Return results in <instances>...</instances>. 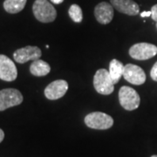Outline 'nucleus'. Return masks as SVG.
Masks as SVG:
<instances>
[{"label":"nucleus","mask_w":157,"mask_h":157,"mask_svg":"<svg viewBox=\"0 0 157 157\" xmlns=\"http://www.w3.org/2000/svg\"><path fill=\"white\" fill-rule=\"evenodd\" d=\"M51 67L47 62L41 60V59H36L30 66V72L31 73L37 76V77H42L45 76L50 73Z\"/></svg>","instance_id":"13"},{"label":"nucleus","mask_w":157,"mask_h":157,"mask_svg":"<svg viewBox=\"0 0 157 157\" xmlns=\"http://www.w3.org/2000/svg\"><path fill=\"white\" fill-rule=\"evenodd\" d=\"M123 78L131 84L140 86L146 81V73L143 69L134 64H128L125 66Z\"/></svg>","instance_id":"7"},{"label":"nucleus","mask_w":157,"mask_h":157,"mask_svg":"<svg viewBox=\"0 0 157 157\" xmlns=\"http://www.w3.org/2000/svg\"><path fill=\"white\" fill-rule=\"evenodd\" d=\"M124 67L125 66L121 61H119L115 59L111 60L109 64V73H110L113 84L118 83L121 78V76H123Z\"/></svg>","instance_id":"14"},{"label":"nucleus","mask_w":157,"mask_h":157,"mask_svg":"<svg viewBox=\"0 0 157 157\" xmlns=\"http://www.w3.org/2000/svg\"><path fill=\"white\" fill-rule=\"evenodd\" d=\"M27 0H6L4 2V8L8 13L15 14L23 11L26 5Z\"/></svg>","instance_id":"15"},{"label":"nucleus","mask_w":157,"mask_h":157,"mask_svg":"<svg viewBox=\"0 0 157 157\" xmlns=\"http://www.w3.org/2000/svg\"><path fill=\"white\" fill-rule=\"evenodd\" d=\"M4 138H5V133H4V131L2 129L0 128V143L3 141Z\"/></svg>","instance_id":"20"},{"label":"nucleus","mask_w":157,"mask_h":157,"mask_svg":"<svg viewBox=\"0 0 157 157\" xmlns=\"http://www.w3.org/2000/svg\"><path fill=\"white\" fill-rule=\"evenodd\" d=\"M151 17L153 20H155V22H157V5H155L151 8Z\"/></svg>","instance_id":"18"},{"label":"nucleus","mask_w":157,"mask_h":157,"mask_svg":"<svg viewBox=\"0 0 157 157\" xmlns=\"http://www.w3.org/2000/svg\"><path fill=\"white\" fill-rule=\"evenodd\" d=\"M151 157H157V155H152Z\"/></svg>","instance_id":"22"},{"label":"nucleus","mask_w":157,"mask_h":157,"mask_svg":"<svg viewBox=\"0 0 157 157\" xmlns=\"http://www.w3.org/2000/svg\"><path fill=\"white\" fill-rule=\"evenodd\" d=\"M85 124L93 129L106 130L112 128L113 119L110 115L102 112H94L88 113L85 117Z\"/></svg>","instance_id":"3"},{"label":"nucleus","mask_w":157,"mask_h":157,"mask_svg":"<svg viewBox=\"0 0 157 157\" xmlns=\"http://www.w3.org/2000/svg\"><path fill=\"white\" fill-rule=\"evenodd\" d=\"M111 5L119 12L129 16H135L139 14L140 7L133 0H110Z\"/></svg>","instance_id":"12"},{"label":"nucleus","mask_w":157,"mask_h":157,"mask_svg":"<svg viewBox=\"0 0 157 157\" xmlns=\"http://www.w3.org/2000/svg\"><path fill=\"white\" fill-rule=\"evenodd\" d=\"M119 101L121 106L128 111H133L140 106V98L134 88L122 86L119 91Z\"/></svg>","instance_id":"4"},{"label":"nucleus","mask_w":157,"mask_h":157,"mask_svg":"<svg viewBox=\"0 0 157 157\" xmlns=\"http://www.w3.org/2000/svg\"><path fill=\"white\" fill-rule=\"evenodd\" d=\"M35 17L41 23L53 22L57 17V11L47 0H36L33 6Z\"/></svg>","instance_id":"1"},{"label":"nucleus","mask_w":157,"mask_h":157,"mask_svg":"<svg viewBox=\"0 0 157 157\" xmlns=\"http://www.w3.org/2000/svg\"><path fill=\"white\" fill-rule=\"evenodd\" d=\"M113 85L109 71L99 69L96 72L94 77V86L97 93L103 95H109L114 90Z\"/></svg>","instance_id":"2"},{"label":"nucleus","mask_w":157,"mask_h":157,"mask_svg":"<svg viewBox=\"0 0 157 157\" xmlns=\"http://www.w3.org/2000/svg\"><path fill=\"white\" fill-rule=\"evenodd\" d=\"M68 83L64 79H57L48 85L45 89V96L51 101L59 100L67 94Z\"/></svg>","instance_id":"10"},{"label":"nucleus","mask_w":157,"mask_h":157,"mask_svg":"<svg viewBox=\"0 0 157 157\" xmlns=\"http://www.w3.org/2000/svg\"><path fill=\"white\" fill-rule=\"evenodd\" d=\"M53 4H56V5H59V4H61L62 2L64 1V0H51Z\"/></svg>","instance_id":"21"},{"label":"nucleus","mask_w":157,"mask_h":157,"mask_svg":"<svg viewBox=\"0 0 157 157\" xmlns=\"http://www.w3.org/2000/svg\"><path fill=\"white\" fill-rule=\"evenodd\" d=\"M156 28H157V22H156Z\"/></svg>","instance_id":"23"},{"label":"nucleus","mask_w":157,"mask_h":157,"mask_svg":"<svg viewBox=\"0 0 157 157\" xmlns=\"http://www.w3.org/2000/svg\"><path fill=\"white\" fill-rule=\"evenodd\" d=\"M129 55L137 60L149 59L157 54V46L149 43H137L129 49Z\"/></svg>","instance_id":"6"},{"label":"nucleus","mask_w":157,"mask_h":157,"mask_svg":"<svg viewBox=\"0 0 157 157\" xmlns=\"http://www.w3.org/2000/svg\"><path fill=\"white\" fill-rule=\"evenodd\" d=\"M150 76L153 80L157 81V62L155 63V65L152 67L151 71H150Z\"/></svg>","instance_id":"17"},{"label":"nucleus","mask_w":157,"mask_h":157,"mask_svg":"<svg viewBox=\"0 0 157 157\" xmlns=\"http://www.w3.org/2000/svg\"><path fill=\"white\" fill-rule=\"evenodd\" d=\"M42 55L41 50L38 46L28 45L17 49L13 53V58L15 61L19 64H24L29 60H36L39 59Z\"/></svg>","instance_id":"9"},{"label":"nucleus","mask_w":157,"mask_h":157,"mask_svg":"<svg viewBox=\"0 0 157 157\" xmlns=\"http://www.w3.org/2000/svg\"><path fill=\"white\" fill-rule=\"evenodd\" d=\"M69 16L71 17V19L73 22L75 23H80L83 19V12L81 8L78 5H72L69 8Z\"/></svg>","instance_id":"16"},{"label":"nucleus","mask_w":157,"mask_h":157,"mask_svg":"<svg viewBox=\"0 0 157 157\" xmlns=\"http://www.w3.org/2000/svg\"><path fill=\"white\" fill-rule=\"evenodd\" d=\"M17 77V70L14 62L4 54H0V79L13 81Z\"/></svg>","instance_id":"8"},{"label":"nucleus","mask_w":157,"mask_h":157,"mask_svg":"<svg viewBox=\"0 0 157 157\" xmlns=\"http://www.w3.org/2000/svg\"><path fill=\"white\" fill-rule=\"evenodd\" d=\"M94 16L100 24H109L113 17V6L107 2H101L94 8Z\"/></svg>","instance_id":"11"},{"label":"nucleus","mask_w":157,"mask_h":157,"mask_svg":"<svg viewBox=\"0 0 157 157\" xmlns=\"http://www.w3.org/2000/svg\"><path fill=\"white\" fill-rule=\"evenodd\" d=\"M151 14H152L151 11H143V12H141V13H140V17H149V16H151Z\"/></svg>","instance_id":"19"},{"label":"nucleus","mask_w":157,"mask_h":157,"mask_svg":"<svg viewBox=\"0 0 157 157\" xmlns=\"http://www.w3.org/2000/svg\"><path fill=\"white\" fill-rule=\"evenodd\" d=\"M22 94L15 88L0 90V111L20 105L23 102Z\"/></svg>","instance_id":"5"}]
</instances>
